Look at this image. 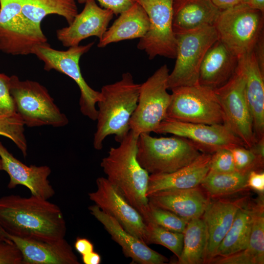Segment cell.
I'll use <instances>...</instances> for the list:
<instances>
[{
  "label": "cell",
  "mask_w": 264,
  "mask_h": 264,
  "mask_svg": "<svg viewBox=\"0 0 264 264\" xmlns=\"http://www.w3.org/2000/svg\"><path fill=\"white\" fill-rule=\"evenodd\" d=\"M0 226L7 234L23 239L52 242L65 238V219L55 204L33 195L0 198Z\"/></svg>",
  "instance_id": "obj_1"
},
{
  "label": "cell",
  "mask_w": 264,
  "mask_h": 264,
  "mask_svg": "<svg viewBox=\"0 0 264 264\" xmlns=\"http://www.w3.org/2000/svg\"><path fill=\"white\" fill-rule=\"evenodd\" d=\"M138 136L130 130L118 146L110 148L100 165L106 178L147 222L149 221V203L147 193L150 175L137 159Z\"/></svg>",
  "instance_id": "obj_2"
},
{
  "label": "cell",
  "mask_w": 264,
  "mask_h": 264,
  "mask_svg": "<svg viewBox=\"0 0 264 264\" xmlns=\"http://www.w3.org/2000/svg\"><path fill=\"white\" fill-rule=\"evenodd\" d=\"M140 84L135 83L130 72L124 73L120 80L101 88L98 106L96 130L93 145L103 148L106 138L114 135L120 143L130 131V121L138 102Z\"/></svg>",
  "instance_id": "obj_3"
},
{
  "label": "cell",
  "mask_w": 264,
  "mask_h": 264,
  "mask_svg": "<svg viewBox=\"0 0 264 264\" xmlns=\"http://www.w3.org/2000/svg\"><path fill=\"white\" fill-rule=\"evenodd\" d=\"M201 153L190 141L176 135L155 137L143 133L137 140V160L150 175L173 172L191 163Z\"/></svg>",
  "instance_id": "obj_4"
},
{
  "label": "cell",
  "mask_w": 264,
  "mask_h": 264,
  "mask_svg": "<svg viewBox=\"0 0 264 264\" xmlns=\"http://www.w3.org/2000/svg\"><path fill=\"white\" fill-rule=\"evenodd\" d=\"M10 92L17 112L27 126L60 127L68 124L67 117L54 103L46 88L38 82L21 80L18 76L12 75Z\"/></svg>",
  "instance_id": "obj_5"
},
{
  "label": "cell",
  "mask_w": 264,
  "mask_h": 264,
  "mask_svg": "<svg viewBox=\"0 0 264 264\" xmlns=\"http://www.w3.org/2000/svg\"><path fill=\"white\" fill-rule=\"evenodd\" d=\"M264 15L245 3L221 10L214 25L219 39L238 58L251 52L264 32Z\"/></svg>",
  "instance_id": "obj_6"
},
{
  "label": "cell",
  "mask_w": 264,
  "mask_h": 264,
  "mask_svg": "<svg viewBox=\"0 0 264 264\" xmlns=\"http://www.w3.org/2000/svg\"><path fill=\"white\" fill-rule=\"evenodd\" d=\"M94 43L68 47L66 50L52 48L47 43L35 46L32 54L42 61L46 71L55 70L71 78L78 85L80 91L79 99L81 113L93 121H96L97 109L96 107L100 97V92L91 88L83 78L79 61L81 56L88 52Z\"/></svg>",
  "instance_id": "obj_7"
},
{
  "label": "cell",
  "mask_w": 264,
  "mask_h": 264,
  "mask_svg": "<svg viewBox=\"0 0 264 264\" xmlns=\"http://www.w3.org/2000/svg\"><path fill=\"white\" fill-rule=\"evenodd\" d=\"M176 39V61L169 73L168 89L198 84L200 64L209 47L219 39L215 26L175 33Z\"/></svg>",
  "instance_id": "obj_8"
},
{
  "label": "cell",
  "mask_w": 264,
  "mask_h": 264,
  "mask_svg": "<svg viewBox=\"0 0 264 264\" xmlns=\"http://www.w3.org/2000/svg\"><path fill=\"white\" fill-rule=\"evenodd\" d=\"M169 74L164 65L140 84L137 104L130 121V130L137 134L154 132L166 118L171 98L167 91Z\"/></svg>",
  "instance_id": "obj_9"
},
{
  "label": "cell",
  "mask_w": 264,
  "mask_h": 264,
  "mask_svg": "<svg viewBox=\"0 0 264 264\" xmlns=\"http://www.w3.org/2000/svg\"><path fill=\"white\" fill-rule=\"evenodd\" d=\"M166 118L208 125L223 124V116L214 90L199 84L171 89Z\"/></svg>",
  "instance_id": "obj_10"
},
{
  "label": "cell",
  "mask_w": 264,
  "mask_h": 264,
  "mask_svg": "<svg viewBox=\"0 0 264 264\" xmlns=\"http://www.w3.org/2000/svg\"><path fill=\"white\" fill-rule=\"evenodd\" d=\"M144 9L149 28L140 39L137 48L150 59L157 56L175 59L176 39L173 28L174 0H135Z\"/></svg>",
  "instance_id": "obj_11"
},
{
  "label": "cell",
  "mask_w": 264,
  "mask_h": 264,
  "mask_svg": "<svg viewBox=\"0 0 264 264\" xmlns=\"http://www.w3.org/2000/svg\"><path fill=\"white\" fill-rule=\"evenodd\" d=\"M223 116V124L250 148L257 142L245 93L243 77L238 69L225 85L214 90Z\"/></svg>",
  "instance_id": "obj_12"
},
{
  "label": "cell",
  "mask_w": 264,
  "mask_h": 264,
  "mask_svg": "<svg viewBox=\"0 0 264 264\" xmlns=\"http://www.w3.org/2000/svg\"><path fill=\"white\" fill-rule=\"evenodd\" d=\"M46 43L44 32L32 29L24 21L20 0H0V51L27 55L37 45Z\"/></svg>",
  "instance_id": "obj_13"
},
{
  "label": "cell",
  "mask_w": 264,
  "mask_h": 264,
  "mask_svg": "<svg viewBox=\"0 0 264 264\" xmlns=\"http://www.w3.org/2000/svg\"><path fill=\"white\" fill-rule=\"evenodd\" d=\"M184 137L202 153L212 154L221 149L244 146L243 142L224 124L192 123L166 118L155 131Z\"/></svg>",
  "instance_id": "obj_14"
},
{
  "label": "cell",
  "mask_w": 264,
  "mask_h": 264,
  "mask_svg": "<svg viewBox=\"0 0 264 264\" xmlns=\"http://www.w3.org/2000/svg\"><path fill=\"white\" fill-rule=\"evenodd\" d=\"M96 183V190L88 193L90 200L146 243V223L140 214L106 177L97 178Z\"/></svg>",
  "instance_id": "obj_15"
},
{
  "label": "cell",
  "mask_w": 264,
  "mask_h": 264,
  "mask_svg": "<svg viewBox=\"0 0 264 264\" xmlns=\"http://www.w3.org/2000/svg\"><path fill=\"white\" fill-rule=\"evenodd\" d=\"M83 10L71 23L56 31L57 39L65 47L79 45L88 38L95 36L100 40L108 29L114 14L98 6L95 0H86Z\"/></svg>",
  "instance_id": "obj_16"
},
{
  "label": "cell",
  "mask_w": 264,
  "mask_h": 264,
  "mask_svg": "<svg viewBox=\"0 0 264 264\" xmlns=\"http://www.w3.org/2000/svg\"><path fill=\"white\" fill-rule=\"evenodd\" d=\"M0 157L2 170L9 176L8 188L21 185L27 188L32 195L45 199L54 196L55 190L48 179L51 172L48 166L26 165L15 158L0 142Z\"/></svg>",
  "instance_id": "obj_17"
},
{
  "label": "cell",
  "mask_w": 264,
  "mask_h": 264,
  "mask_svg": "<svg viewBox=\"0 0 264 264\" xmlns=\"http://www.w3.org/2000/svg\"><path fill=\"white\" fill-rule=\"evenodd\" d=\"M90 213L110 234L111 239L121 247L124 255L140 264H164L167 257L150 248L148 244L127 231L113 217L96 205L88 208Z\"/></svg>",
  "instance_id": "obj_18"
},
{
  "label": "cell",
  "mask_w": 264,
  "mask_h": 264,
  "mask_svg": "<svg viewBox=\"0 0 264 264\" xmlns=\"http://www.w3.org/2000/svg\"><path fill=\"white\" fill-rule=\"evenodd\" d=\"M247 201L246 197L230 199H211L202 216L207 231L205 264H210L217 248L230 228L238 210Z\"/></svg>",
  "instance_id": "obj_19"
},
{
  "label": "cell",
  "mask_w": 264,
  "mask_h": 264,
  "mask_svg": "<svg viewBox=\"0 0 264 264\" xmlns=\"http://www.w3.org/2000/svg\"><path fill=\"white\" fill-rule=\"evenodd\" d=\"M149 202L189 221L202 217L211 198L201 187L170 189L148 196Z\"/></svg>",
  "instance_id": "obj_20"
},
{
  "label": "cell",
  "mask_w": 264,
  "mask_h": 264,
  "mask_svg": "<svg viewBox=\"0 0 264 264\" xmlns=\"http://www.w3.org/2000/svg\"><path fill=\"white\" fill-rule=\"evenodd\" d=\"M238 68L244 79L246 98L257 141L264 137V74L253 51L239 58Z\"/></svg>",
  "instance_id": "obj_21"
},
{
  "label": "cell",
  "mask_w": 264,
  "mask_h": 264,
  "mask_svg": "<svg viewBox=\"0 0 264 264\" xmlns=\"http://www.w3.org/2000/svg\"><path fill=\"white\" fill-rule=\"evenodd\" d=\"M7 235L21 252L22 264H80L72 247L65 238L48 242Z\"/></svg>",
  "instance_id": "obj_22"
},
{
  "label": "cell",
  "mask_w": 264,
  "mask_h": 264,
  "mask_svg": "<svg viewBox=\"0 0 264 264\" xmlns=\"http://www.w3.org/2000/svg\"><path fill=\"white\" fill-rule=\"evenodd\" d=\"M239 58L218 39L208 49L200 66L198 84L215 90L235 74Z\"/></svg>",
  "instance_id": "obj_23"
},
{
  "label": "cell",
  "mask_w": 264,
  "mask_h": 264,
  "mask_svg": "<svg viewBox=\"0 0 264 264\" xmlns=\"http://www.w3.org/2000/svg\"><path fill=\"white\" fill-rule=\"evenodd\" d=\"M211 154L201 153L189 164L170 173L150 175L147 197L166 190L188 189L199 186L209 171Z\"/></svg>",
  "instance_id": "obj_24"
},
{
  "label": "cell",
  "mask_w": 264,
  "mask_h": 264,
  "mask_svg": "<svg viewBox=\"0 0 264 264\" xmlns=\"http://www.w3.org/2000/svg\"><path fill=\"white\" fill-rule=\"evenodd\" d=\"M221 11L211 0H174V32H185L214 26Z\"/></svg>",
  "instance_id": "obj_25"
},
{
  "label": "cell",
  "mask_w": 264,
  "mask_h": 264,
  "mask_svg": "<svg viewBox=\"0 0 264 264\" xmlns=\"http://www.w3.org/2000/svg\"><path fill=\"white\" fill-rule=\"evenodd\" d=\"M149 28L148 15L137 2L120 14L112 24L107 29L99 40L98 46L107 45L126 40L141 38Z\"/></svg>",
  "instance_id": "obj_26"
},
{
  "label": "cell",
  "mask_w": 264,
  "mask_h": 264,
  "mask_svg": "<svg viewBox=\"0 0 264 264\" xmlns=\"http://www.w3.org/2000/svg\"><path fill=\"white\" fill-rule=\"evenodd\" d=\"M22 15L32 29L43 32L41 23L49 15H57L66 19L68 24L78 14L75 0H20Z\"/></svg>",
  "instance_id": "obj_27"
},
{
  "label": "cell",
  "mask_w": 264,
  "mask_h": 264,
  "mask_svg": "<svg viewBox=\"0 0 264 264\" xmlns=\"http://www.w3.org/2000/svg\"><path fill=\"white\" fill-rule=\"evenodd\" d=\"M183 247L176 264H205L207 231L202 217L189 220L183 233Z\"/></svg>",
  "instance_id": "obj_28"
},
{
  "label": "cell",
  "mask_w": 264,
  "mask_h": 264,
  "mask_svg": "<svg viewBox=\"0 0 264 264\" xmlns=\"http://www.w3.org/2000/svg\"><path fill=\"white\" fill-rule=\"evenodd\" d=\"M251 225L249 205L246 201L238 210L230 228L217 248L214 258L227 256L245 249L248 244Z\"/></svg>",
  "instance_id": "obj_29"
},
{
  "label": "cell",
  "mask_w": 264,
  "mask_h": 264,
  "mask_svg": "<svg viewBox=\"0 0 264 264\" xmlns=\"http://www.w3.org/2000/svg\"><path fill=\"white\" fill-rule=\"evenodd\" d=\"M248 175L236 171L221 173L209 171L200 186L211 199L223 198L248 189Z\"/></svg>",
  "instance_id": "obj_30"
},
{
  "label": "cell",
  "mask_w": 264,
  "mask_h": 264,
  "mask_svg": "<svg viewBox=\"0 0 264 264\" xmlns=\"http://www.w3.org/2000/svg\"><path fill=\"white\" fill-rule=\"evenodd\" d=\"M250 204L251 225L248 244L244 249L253 264H264V204L263 195Z\"/></svg>",
  "instance_id": "obj_31"
},
{
  "label": "cell",
  "mask_w": 264,
  "mask_h": 264,
  "mask_svg": "<svg viewBox=\"0 0 264 264\" xmlns=\"http://www.w3.org/2000/svg\"><path fill=\"white\" fill-rule=\"evenodd\" d=\"M146 243L161 245L172 251L178 259L182 247L183 234L172 231L160 226L152 221L146 222Z\"/></svg>",
  "instance_id": "obj_32"
},
{
  "label": "cell",
  "mask_w": 264,
  "mask_h": 264,
  "mask_svg": "<svg viewBox=\"0 0 264 264\" xmlns=\"http://www.w3.org/2000/svg\"><path fill=\"white\" fill-rule=\"evenodd\" d=\"M24 123L18 113L0 119V135L11 140L21 150L24 157L27 156V145L24 134Z\"/></svg>",
  "instance_id": "obj_33"
},
{
  "label": "cell",
  "mask_w": 264,
  "mask_h": 264,
  "mask_svg": "<svg viewBox=\"0 0 264 264\" xmlns=\"http://www.w3.org/2000/svg\"><path fill=\"white\" fill-rule=\"evenodd\" d=\"M232 153L236 172L248 174L252 171H263L264 158L244 146L230 150Z\"/></svg>",
  "instance_id": "obj_34"
},
{
  "label": "cell",
  "mask_w": 264,
  "mask_h": 264,
  "mask_svg": "<svg viewBox=\"0 0 264 264\" xmlns=\"http://www.w3.org/2000/svg\"><path fill=\"white\" fill-rule=\"evenodd\" d=\"M149 221L172 231L183 233L188 221L149 202ZM147 221V222H148Z\"/></svg>",
  "instance_id": "obj_35"
},
{
  "label": "cell",
  "mask_w": 264,
  "mask_h": 264,
  "mask_svg": "<svg viewBox=\"0 0 264 264\" xmlns=\"http://www.w3.org/2000/svg\"><path fill=\"white\" fill-rule=\"evenodd\" d=\"M17 113L15 103L10 92V77L0 73V119Z\"/></svg>",
  "instance_id": "obj_36"
},
{
  "label": "cell",
  "mask_w": 264,
  "mask_h": 264,
  "mask_svg": "<svg viewBox=\"0 0 264 264\" xmlns=\"http://www.w3.org/2000/svg\"><path fill=\"white\" fill-rule=\"evenodd\" d=\"M209 171L221 173L236 171L233 155L229 149H221L211 154Z\"/></svg>",
  "instance_id": "obj_37"
},
{
  "label": "cell",
  "mask_w": 264,
  "mask_h": 264,
  "mask_svg": "<svg viewBox=\"0 0 264 264\" xmlns=\"http://www.w3.org/2000/svg\"><path fill=\"white\" fill-rule=\"evenodd\" d=\"M0 264H22V253L11 240L0 241Z\"/></svg>",
  "instance_id": "obj_38"
},
{
  "label": "cell",
  "mask_w": 264,
  "mask_h": 264,
  "mask_svg": "<svg viewBox=\"0 0 264 264\" xmlns=\"http://www.w3.org/2000/svg\"><path fill=\"white\" fill-rule=\"evenodd\" d=\"M79 3H84L86 0H77ZM103 8L110 10L114 14H120L135 2V0H95Z\"/></svg>",
  "instance_id": "obj_39"
},
{
  "label": "cell",
  "mask_w": 264,
  "mask_h": 264,
  "mask_svg": "<svg viewBox=\"0 0 264 264\" xmlns=\"http://www.w3.org/2000/svg\"><path fill=\"white\" fill-rule=\"evenodd\" d=\"M248 188L253 189L260 195L264 193V171H252L248 175L247 183Z\"/></svg>",
  "instance_id": "obj_40"
},
{
  "label": "cell",
  "mask_w": 264,
  "mask_h": 264,
  "mask_svg": "<svg viewBox=\"0 0 264 264\" xmlns=\"http://www.w3.org/2000/svg\"><path fill=\"white\" fill-rule=\"evenodd\" d=\"M256 60L261 70L264 74V33L261 35L257 42L256 43L253 49Z\"/></svg>",
  "instance_id": "obj_41"
},
{
  "label": "cell",
  "mask_w": 264,
  "mask_h": 264,
  "mask_svg": "<svg viewBox=\"0 0 264 264\" xmlns=\"http://www.w3.org/2000/svg\"><path fill=\"white\" fill-rule=\"evenodd\" d=\"M75 250L81 255L94 251L93 243L88 239L77 237L74 243Z\"/></svg>",
  "instance_id": "obj_42"
},
{
  "label": "cell",
  "mask_w": 264,
  "mask_h": 264,
  "mask_svg": "<svg viewBox=\"0 0 264 264\" xmlns=\"http://www.w3.org/2000/svg\"><path fill=\"white\" fill-rule=\"evenodd\" d=\"M220 10L227 9L246 3L247 0H211Z\"/></svg>",
  "instance_id": "obj_43"
},
{
  "label": "cell",
  "mask_w": 264,
  "mask_h": 264,
  "mask_svg": "<svg viewBox=\"0 0 264 264\" xmlns=\"http://www.w3.org/2000/svg\"><path fill=\"white\" fill-rule=\"evenodd\" d=\"M82 260L85 264H100L101 262L100 255L94 251L82 255Z\"/></svg>",
  "instance_id": "obj_44"
},
{
  "label": "cell",
  "mask_w": 264,
  "mask_h": 264,
  "mask_svg": "<svg viewBox=\"0 0 264 264\" xmlns=\"http://www.w3.org/2000/svg\"><path fill=\"white\" fill-rule=\"evenodd\" d=\"M249 149L257 155L264 158V137L257 141Z\"/></svg>",
  "instance_id": "obj_45"
},
{
  "label": "cell",
  "mask_w": 264,
  "mask_h": 264,
  "mask_svg": "<svg viewBox=\"0 0 264 264\" xmlns=\"http://www.w3.org/2000/svg\"><path fill=\"white\" fill-rule=\"evenodd\" d=\"M246 4L264 13V0H247Z\"/></svg>",
  "instance_id": "obj_46"
},
{
  "label": "cell",
  "mask_w": 264,
  "mask_h": 264,
  "mask_svg": "<svg viewBox=\"0 0 264 264\" xmlns=\"http://www.w3.org/2000/svg\"><path fill=\"white\" fill-rule=\"evenodd\" d=\"M8 238L6 233L3 230V229L0 226V241H10Z\"/></svg>",
  "instance_id": "obj_47"
},
{
  "label": "cell",
  "mask_w": 264,
  "mask_h": 264,
  "mask_svg": "<svg viewBox=\"0 0 264 264\" xmlns=\"http://www.w3.org/2000/svg\"><path fill=\"white\" fill-rule=\"evenodd\" d=\"M2 170V162L0 158V171Z\"/></svg>",
  "instance_id": "obj_48"
}]
</instances>
